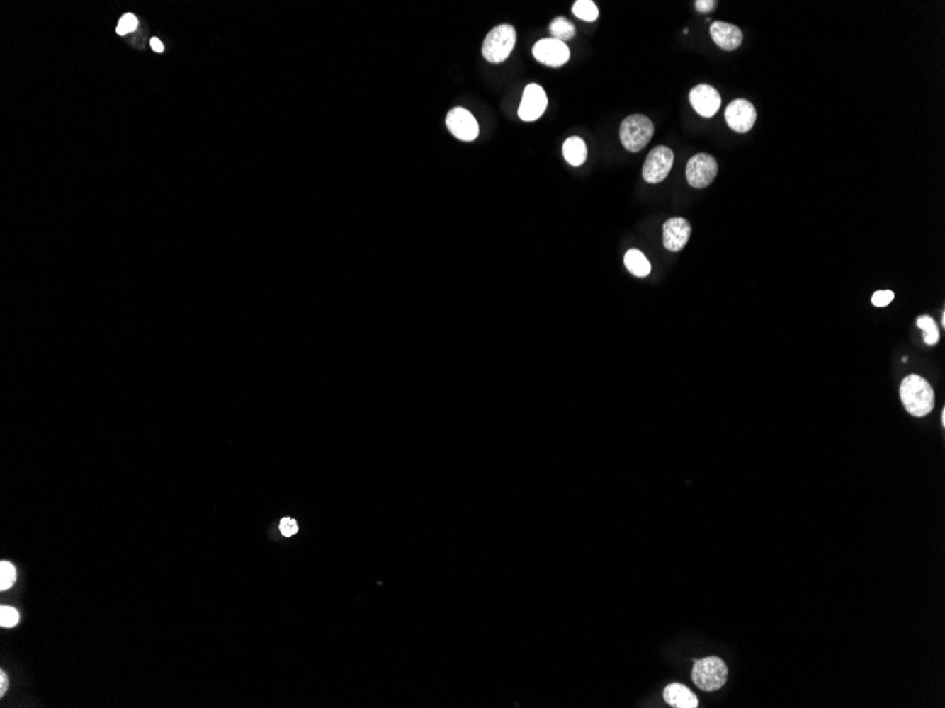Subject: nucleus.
<instances>
[{"label":"nucleus","mask_w":945,"mask_h":708,"mask_svg":"<svg viewBox=\"0 0 945 708\" xmlns=\"http://www.w3.org/2000/svg\"><path fill=\"white\" fill-rule=\"evenodd\" d=\"M900 397L906 410L915 417H924L934 409L936 394L932 384L919 375H909L900 384Z\"/></svg>","instance_id":"1"},{"label":"nucleus","mask_w":945,"mask_h":708,"mask_svg":"<svg viewBox=\"0 0 945 708\" xmlns=\"http://www.w3.org/2000/svg\"><path fill=\"white\" fill-rule=\"evenodd\" d=\"M516 42V31L511 24L494 27L482 42V55L488 62L499 64L505 61Z\"/></svg>","instance_id":"2"},{"label":"nucleus","mask_w":945,"mask_h":708,"mask_svg":"<svg viewBox=\"0 0 945 708\" xmlns=\"http://www.w3.org/2000/svg\"><path fill=\"white\" fill-rule=\"evenodd\" d=\"M654 136V123L644 115H630L620 126V140L623 146L637 153L643 150Z\"/></svg>","instance_id":"3"},{"label":"nucleus","mask_w":945,"mask_h":708,"mask_svg":"<svg viewBox=\"0 0 945 708\" xmlns=\"http://www.w3.org/2000/svg\"><path fill=\"white\" fill-rule=\"evenodd\" d=\"M692 680L703 692L719 690L728 680V666L722 659L715 656L696 661L692 670Z\"/></svg>","instance_id":"4"},{"label":"nucleus","mask_w":945,"mask_h":708,"mask_svg":"<svg viewBox=\"0 0 945 708\" xmlns=\"http://www.w3.org/2000/svg\"><path fill=\"white\" fill-rule=\"evenodd\" d=\"M718 174V161L708 153L692 156L686 164V180L694 188H705L713 183Z\"/></svg>","instance_id":"5"},{"label":"nucleus","mask_w":945,"mask_h":708,"mask_svg":"<svg viewBox=\"0 0 945 708\" xmlns=\"http://www.w3.org/2000/svg\"><path fill=\"white\" fill-rule=\"evenodd\" d=\"M674 164V152L665 146L654 147L643 166V178L650 184L664 181Z\"/></svg>","instance_id":"6"},{"label":"nucleus","mask_w":945,"mask_h":708,"mask_svg":"<svg viewBox=\"0 0 945 708\" xmlns=\"http://www.w3.org/2000/svg\"><path fill=\"white\" fill-rule=\"evenodd\" d=\"M725 119L732 130L737 133H746L754 126L757 112L750 101L735 99L728 105L725 110Z\"/></svg>","instance_id":"7"},{"label":"nucleus","mask_w":945,"mask_h":708,"mask_svg":"<svg viewBox=\"0 0 945 708\" xmlns=\"http://www.w3.org/2000/svg\"><path fill=\"white\" fill-rule=\"evenodd\" d=\"M532 54H533V57L538 62H541L543 65H548V67H553V68L562 67L563 64H566L569 61V57H570L569 47L563 41L556 40V38H542V40H539L533 45Z\"/></svg>","instance_id":"8"},{"label":"nucleus","mask_w":945,"mask_h":708,"mask_svg":"<svg viewBox=\"0 0 945 708\" xmlns=\"http://www.w3.org/2000/svg\"><path fill=\"white\" fill-rule=\"evenodd\" d=\"M548 106V98L543 88L538 84H529L525 86L521 105L518 109V116L524 122H533L541 118Z\"/></svg>","instance_id":"9"},{"label":"nucleus","mask_w":945,"mask_h":708,"mask_svg":"<svg viewBox=\"0 0 945 708\" xmlns=\"http://www.w3.org/2000/svg\"><path fill=\"white\" fill-rule=\"evenodd\" d=\"M446 125L451 133L463 142H472L478 136V123L465 108H455L446 116Z\"/></svg>","instance_id":"10"},{"label":"nucleus","mask_w":945,"mask_h":708,"mask_svg":"<svg viewBox=\"0 0 945 708\" xmlns=\"http://www.w3.org/2000/svg\"><path fill=\"white\" fill-rule=\"evenodd\" d=\"M689 102L696 113L703 118H712L720 108V95L713 86L699 84L691 89Z\"/></svg>","instance_id":"11"},{"label":"nucleus","mask_w":945,"mask_h":708,"mask_svg":"<svg viewBox=\"0 0 945 708\" xmlns=\"http://www.w3.org/2000/svg\"><path fill=\"white\" fill-rule=\"evenodd\" d=\"M691 236V225L686 219L675 217L668 219L662 227L664 246L671 252H679L688 244Z\"/></svg>","instance_id":"12"},{"label":"nucleus","mask_w":945,"mask_h":708,"mask_svg":"<svg viewBox=\"0 0 945 708\" xmlns=\"http://www.w3.org/2000/svg\"><path fill=\"white\" fill-rule=\"evenodd\" d=\"M709 33L716 45H719L722 50L726 51H733L739 48L743 41L742 30L737 25L725 21H713L711 24Z\"/></svg>","instance_id":"13"},{"label":"nucleus","mask_w":945,"mask_h":708,"mask_svg":"<svg viewBox=\"0 0 945 708\" xmlns=\"http://www.w3.org/2000/svg\"><path fill=\"white\" fill-rule=\"evenodd\" d=\"M664 700L675 708H696L699 702L696 696L684 685L672 683L664 690Z\"/></svg>","instance_id":"14"},{"label":"nucleus","mask_w":945,"mask_h":708,"mask_svg":"<svg viewBox=\"0 0 945 708\" xmlns=\"http://www.w3.org/2000/svg\"><path fill=\"white\" fill-rule=\"evenodd\" d=\"M562 152H563V157H565V160H566L570 166H575V167L582 166V164L586 161V159H587V147H586V143H584L580 137H577V136L569 137V139L563 143Z\"/></svg>","instance_id":"15"},{"label":"nucleus","mask_w":945,"mask_h":708,"mask_svg":"<svg viewBox=\"0 0 945 708\" xmlns=\"http://www.w3.org/2000/svg\"><path fill=\"white\" fill-rule=\"evenodd\" d=\"M624 265L630 273L637 278H645L651 272V265L643 252L630 249L624 256Z\"/></svg>","instance_id":"16"},{"label":"nucleus","mask_w":945,"mask_h":708,"mask_svg":"<svg viewBox=\"0 0 945 708\" xmlns=\"http://www.w3.org/2000/svg\"><path fill=\"white\" fill-rule=\"evenodd\" d=\"M549 30H550V34L553 35V38L560 40L563 42H565V40H570L576 33L575 25L565 17H556L550 23Z\"/></svg>","instance_id":"17"},{"label":"nucleus","mask_w":945,"mask_h":708,"mask_svg":"<svg viewBox=\"0 0 945 708\" xmlns=\"http://www.w3.org/2000/svg\"><path fill=\"white\" fill-rule=\"evenodd\" d=\"M917 327L923 330L924 343L929 346H936L940 341V331L936 321L930 316H922L916 321Z\"/></svg>","instance_id":"18"},{"label":"nucleus","mask_w":945,"mask_h":708,"mask_svg":"<svg viewBox=\"0 0 945 708\" xmlns=\"http://www.w3.org/2000/svg\"><path fill=\"white\" fill-rule=\"evenodd\" d=\"M572 11L580 20H586V21H594L599 17L597 4L592 0H577V1H575L573 7H572Z\"/></svg>","instance_id":"19"},{"label":"nucleus","mask_w":945,"mask_h":708,"mask_svg":"<svg viewBox=\"0 0 945 708\" xmlns=\"http://www.w3.org/2000/svg\"><path fill=\"white\" fill-rule=\"evenodd\" d=\"M16 577H17L16 567L9 561H1L0 563V590L6 591V590L11 588L13 584L16 583Z\"/></svg>","instance_id":"20"},{"label":"nucleus","mask_w":945,"mask_h":708,"mask_svg":"<svg viewBox=\"0 0 945 708\" xmlns=\"http://www.w3.org/2000/svg\"><path fill=\"white\" fill-rule=\"evenodd\" d=\"M20 622V614L17 610L13 607L3 605L0 608V627L1 628H13Z\"/></svg>","instance_id":"21"},{"label":"nucleus","mask_w":945,"mask_h":708,"mask_svg":"<svg viewBox=\"0 0 945 708\" xmlns=\"http://www.w3.org/2000/svg\"><path fill=\"white\" fill-rule=\"evenodd\" d=\"M136 27H137V20H136V17H135L133 14L128 13V14H125V16L119 20L116 31H118V34L125 35V34H128V33L135 31Z\"/></svg>","instance_id":"22"},{"label":"nucleus","mask_w":945,"mask_h":708,"mask_svg":"<svg viewBox=\"0 0 945 708\" xmlns=\"http://www.w3.org/2000/svg\"><path fill=\"white\" fill-rule=\"evenodd\" d=\"M895 299V293L892 290H879L872 296V304L875 307H886L889 306Z\"/></svg>","instance_id":"23"},{"label":"nucleus","mask_w":945,"mask_h":708,"mask_svg":"<svg viewBox=\"0 0 945 708\" xmlns=\"http://www.w3.org/2000/svg\"><path fill=\"white\" fill-rule=\"evenodd\" d=\"M279 529H281L282 535L286 536V537H290V536L296 535L298 530H299L296 520L292 519V518H285V519H282V520H281V525H279Z\"/></svg>","instance_id":"24"},{"label":"nucleus","mask_w":945,"mask_h":708,"mask_svg":"<svg viewBox=\"0 0 945 708\" xmlns=\"http://www.w3.org/2000/svg\"><path fill=\"white\" fill-rule=\"evenodd\" d=\"M695 7L701 13H709L716 7V1H713V0H696Z\"/></svg>","instance_id":"25"},{"label":"nucleus","mask_w":945,"mask_h":708,"mask_svg":"<svg viewBox=\"0 0 945 708\" xmlns=\"http://www.w3.org/2000/svg\"><path fill=\"white\" fill-rule=\"evenodd\" d=\"M9 687V679L4 672H0V696L3 697L6 695V690Z\"/></svg>","instance_id":"26"},{"label":"nucleus","mask_w":945,"mask_h":708,"mask_svg":"<svg viewBox=\"0 0 945 708\" xmlns=\"http://www.w3.org/2000/svg\"><path fill=\"white\" fill-rule=\"evenodd\" d=\"M150 45H152V48H153L156 52H163V51H164V45H163V42H162L159 38H156V37H153V38L150 40Z\"/></svg>","instance_id":"27"},{"label":"nucleus","mask_w":945,"mask_h":708,"mask_svg":"<svg viewBox=\"0 0 945 708\" xmlns=\"http://www.w3.org/2000/svg\"><path fill=\"white\" fill-rule=\"evenodd\" d=\"M943 426H945V409H943Z\"/></svg>","instance_id":"28"}]
</instances>
